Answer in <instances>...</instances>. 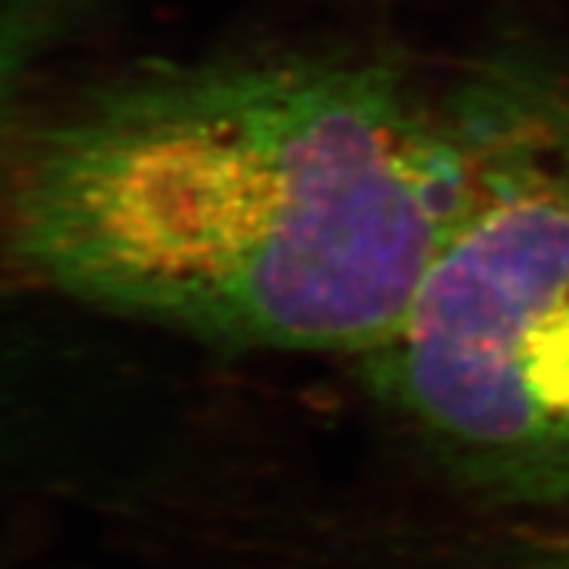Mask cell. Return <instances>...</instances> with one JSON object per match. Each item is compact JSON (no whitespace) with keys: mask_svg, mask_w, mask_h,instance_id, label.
I'll use <instances>...</instances> for the list:
<instances>
[{"mask_svg":"<svg viewBox=\"0 0 569 569\" xmlns=\"http://www.w3.org/2000/svg\"><path fill=\"white\" fill-rule=\"evenodd\" d=\"M496 124V80L438 101L340 56L148 63L17 148L0 251L188 338L365 359L472 209Z\"/></svg>","mask_w":569,"mask_h":569,"instance_id":"6da1fadb","label":"cell"},{"mask_svg":"<svg viewBox=\"0 0 569 569\" xmlns=\"http://www.w3.org/2000/svg\"><path fill=\"white\" fill-rule=\"evenodd\" d=\"M382 409L465 493L569 501V106L517 82L472 209L365 356Z\"/></svg>","mask_w":569,"mask_h":569,"instance_id":"7a4b0ae2","label":"cell"},{"mask_svg":"<svg viewBox=\"0 0 569 569\" xmlns=\"http://www.w3.org/2000/svg\"><path fill=\"white\" fill-rule=\"evenodd\" d=\"M101 0H0V127L21 88Z\"/></svg>","mask_w":569,"mask_h":569,"instance_id":"3957f363","label":"cell"}]
</instances>
